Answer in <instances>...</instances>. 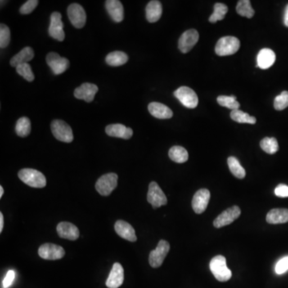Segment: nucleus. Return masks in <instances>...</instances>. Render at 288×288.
<instances>
[{
    "label": "nucleus",
    "instance_id": "nucleus-1",
    "mask_svg": "<svg viewBox=\"0 0 288 288\" xmlns=\"http://www.w3.org/2000/svg\"><path fill=\"white\" fill-rule=\"evenodd\" d=\"M18 176L22 182L35 188H42L47 184L44 175L37 170L24 168L19 171Z\"/></svg>",
    "mask_w": 288,
    "mask_h": 288
},
{
    "label": "nucleus",
    "instance_id": "nucleus-2",
    "mask_svg": "<svg viewBox=\"0 0 288 288\" xmlns=\"http://www.w3.org/2000/svg\"><path fill=\"white\" fill-rule=\"evenodd\" d=\"M210 270L219 282H227L232 276L231 270L227 267L226 258L222 255H217L212 258L210 262Z\"/></svg>",
    "mask_w": 288,
    "mask_h": 288
},
{
    "label": "nucleus",
    "instance_id": "nucleus-3",
    "mask_svg": "<svg viewBox=\"0 0 288 288\" xmlns=\"http://www.w3.org/2000/svg\"><path fill=\"white\" fill-rule=\"evenodd\" d=\"M240 47V42L239 38L234 36H225L218 39L215 51L219 56H227L236 53Z\"/></svg>",
    "mask_w": 288,
    "mask_h": 288
},
{
    "label": "nucleus",
    "instance_id": "nucleus-4",
    "mask_svg": "<svg viewBox=\"0 0 288 288\" xmlns=\"http://www.w3.org/2000/svg\"><path fill=\"white\" fill-rule=\"evenodd\" d=\"M51 128V132L56 140L64 143H71L73 141L74 136L72 127L64 121L60 119L52 121Z\"/></svg>",
    "mask_w": 288,
    "mask_h": 288
},
{
    "label": "nucleus",
    "instance_id": "nucleus-5",
    "mask_svg": "<svg viewBox=\"0 0 288 288\" xmlns=\"http://www.w3.org/2000/svg\"><path fill=\"white\" fill-rule=\"evenodd\" d=\"M118 184V176L115 173H108L101 176L96 183V189L103 196H108Z\"/></svg>",
    "mask_w": 288,
    "mask_h": 288
},
{
    "label": "nucleus",
    "instance_id": "nucleus-6",
    "mask_svg": "<svg viewBox=\"0 0 288 288\" xmlns=\"http://www.w3.org/2000/svg\"><path fill=\"white\" fill-rule=\"evenodd\" d=\"M170 251V244L166 240H160L155 250L151 251L149 254V263L153 268L161 267L166 256Z\"/></svg>",
    "mask_w": 288,
    "mask_h": 288
},
{
    "label": "nucleus",
    "instance_id": "nucleus-7",
    "mask_svg": "<svg viewBox=\"0 0 288 288\" xmlns=\"http://www.w3.org/2000/svg\"><path fill=\"white\" fill-rule=\"evenodd\" d=\"M147 201L154 209L168 204V199L166 197L165 194L156 182H151L149 184Z\"/></svg>",
    "mask_w": 288,
    "mask_h": 288
},
{
    "label": "nucleus",
    "instance_id": "nucleus-8",
    "mask_svg": "<svg viewBox=\"0 0 288 288\" xmlns=\"http://www.w3.org/2000/svg\"><path fill=\"white\" fill-rule=\"evenodd\" d=\"M180 102L187 108H195L199 104V99L195 91L188 87H180L174 93Z\"/></svg>",
    "mask_w": 288,
    "mask_h": 288
},
{
    "label": "nucleus",
    "instance_id": "nucleus-9",
    "mask_svg": "<svg viewBox=\"0 0 288 288\" xmlns=\"http://www.w3.org/2000/svg\"><path fill=\"white\" fill-rule=\"evenodd\" d=\"M68 18L74 28L81 29L84 27L87 15L83 6L78 3H72L68 8Z\"/></svg>",
    "mask_w": 288,
    "mask_h": 288
},
{
    "label": "nucleus",
    "instance_id": "nucleus-10",
    "mask_svg": "<svg viewBox=\"0 0 288 288\" xmlns=\"http://www.w3.org/2000/svg\"><path fill=\"white\" fill-rule=\"evenodd\" d=\"M47 65L55 74H63L70 66V62L66 58L61 57L56 52H50L46 58Z\"/></svg>",
    "mask_w": 288,
    "mask_h": 288
},
{
    "label": "nucleus",
    "instance_id": "nucleus-11",
    "mask_svg": "<svg viewBox=\"0 0 288 288\" xmlns=\"http://www.w3.org/2000/svg\"><path fill=\"white\" fill-rule=\"evenodd\" d=\"M241 215V210L238 206H233L227 208V210L221 213L214 220L213 224L216 228H221L227 225L231 224L236 220Z\"/></svg>",
    "mask_w": 288,
    "mask_h": 288
},
{
    "label": "nucleus",
    "instance_id": "nucleus-12",
    "mask_svg": "<svg viewBox=\"0 0 288 288\" xmlns=\"http://www.w3.org/2000/svg\"><path fill=\"white\" fill-rule=\"evenodd\" d=\"M38 255L46 260H57L65 255V251L61 246L53 244H42L38 248Z\"/></svg>",
    "mask_w": 288,
    "mask_h": 288
},
{
    "label": "nucleus",
    "instance_id": "nucleus-13",
    "mask_svg": "<svg viewBox=\"0 0 288 288\" xmlns=\"http://www.w3.org/2000/svg\"><path fill=\"white\" fill-rule=\"evenodd\" d=\"M48 33L51 37L56 40H64L65 33L64 31V23L62 22V15L60 12L52 13L51 15V24L48 28Z\"/></svg>",
    "mask_w": 288,
    "mask_h": 288
},
{
    "label": "nucleus",
    "instance_id": "nucleus-14",
    "mask_svg": "<svg viewBox=\"0 0 288 288\" xmlns=\"http://www.w3.org/2000/svg\"><path fill=\"white\" fill-rule=\"evenodd\" d=\"M211 193L206 188L200 189L194 195L192 199V208L196 214H202L205 212L210 201Z\"/></svg>",
    "mask_w": 288,
    "mask_h": 288
},
{
    "label": "nucleus",
    "instance_id": "nucleus-15",
    "mask_svg": "<svg viewBox=\"0 0 288 288\" xmlns=\"http://www.w3.org/2000/svg\"><path fill=\"white\" fill-rule=\"evenodd\" d=\"M199 32L195 29H190L182 33L179 40V49L182 53H187L199 41Z\"/></svg>",
    "mask_w": 288,
    "mask_h": 288
},
{
    "label": "nucleus",
    "instance_id": "nucleus-16",
    "mask_svg": "<svg viewBox=\"0 0 288 288\" xmlns=\"http://www.w3.org/2000/svg\"><path fill=\"white\" fill-rule=\"evenodd\" d=\"M98 91L99 88L96 84L84 83L74 90V96L78 100H83L87 103H91L95 99Z\"/></svg>",
    "mask_w": 288,
    "mask_h": 288
},
{
    "label": "nucleus",
    "instance_id": "nucleus-17",
    "mask_svg": "<svg viewBox=\"0 0 288 288\" xmlns=\"http://www.w3.org/2000/svg\"><path fill=\"white\" fill-rule=\"evenodd\" d=\"M124 280V270L119 263L113 265L112 269L108 276L106 286L108 288H118L123 284Z\"/></svg>",
    "mask_w": 288,
    "mask_h": 288
},
{
    "label": "nucleus",
    "instance_id": "nucleus-18",
    "mask_svg": "<svg viewBox=\"0 0 288 288\" xmlns=\"http://www.w3.org/2000/svg\"><path fill=\"white\" fill-rule=\"evenodd\" d=\"M105 132L109 136L123 140H129L133 136V130L132 128L126 127L120 123L107 126Z\"/></svg>",
    "mask_w": 288,
    "mask_h": 288
},
{
    "label": "nucleus",
    "instance_id": "nucleus-19",
    "mask_svg": "<svg viewBox=\"0 0 288 288\" xmlns=\"http://www.w3.org/2000/svg\"><path fill=\"white\" fill-rule=\"evenodd\" d=\"M57 233L60 238L66 240H76L79 237V231L78 227L69 222H61L58 224Z\"/></svg>",
    "mask_w": 288,
    "mask_h": 288
},
{
    "label": "nucleus",
    "instance_id": "nucleus-20",
    "mask_svg": "<svg viewBox=\"0 0 288 288\" xmlns=\"http://www.w3.org/2000/svg\"><path fill=\"white\" fill-rule=\"evenodd\" d=\"M114 230L117 235L124 240L130 242H136L137 240L136 231L132 225L123 220H118L114 224Z\"/></svg>",
    "mask_w": 288,
    "mask_h": 288
},
{
    "label": "nucleus",
    "instance_id": "nucleus-21",
    "mask_svg": "<svg viewBox=\"0 0 288 288\" xmlns=\"http://www.w3.org/2000/svg\"><path fill=\"white\" fill-rule=\"evenodd\" d=\"M107 11L110 15V18L115 23H120L123 21L124 17L123 4L119 0H108L105 2Z\"/></svg>",
    "mask_w": 288,
    "mask_h": 288
},
{
    "label": "nucleus",
    "instance_id": "nucleus-22",
    "mask_svg": "<svg viewBox=\"0 0 288 288\" xmlns=\"http://www.w3.org/2000/svg\"><path fill=\"white\" fill-rule=\"evenodd\" d=\"M276 54L269 48H263L258 52L257 56V68L263 70L271 68L276 62Z\"/></svg>",
    "mask_w": 288,
    "mask_h": 288
},
{
    "label": "nucleus",
    "instance_id": "nucleus-23",
    "mask_svg": "<svg viewBox=\"0 0 288 288\" xmlns=\"http://www.w3.org/2000/svg\"><path fill=\"white\" fill-rule=\"evenodd\" d=\"M148 110L150 114L157 119H168L173 116L172 110L168 106L160 103H150L148 105Z\"/></svg>",
    "mask_w": 288,
    "mask_h": 288
},
{
    "label": "nucleus",
    "instance_id": "nucleus-24",
    "mask_svg": "<svg viewBox=\"0 0 288 288\" xmlns=\"http://www.w3.org/2000/svg\"><path fill=\"white\" fill-rule=\"evenodd\" d=\"M266 220L270 224H280L288 222V209L275 208L267 213Z\"/></svg>",
    "mask_w": 288,
    "mask_h": 288
},
{
    "label": "nucleus",
    "instance_id": "nucleus-25",
    "mask_svg": "<svg viewBox=\"0 0 288 288\" xmlns=\"http://www.w3.org/2000/svg\"><path fill=\"white\" fill-rule=\"evenodd\" d=\"M163 6L161 2L157 0H153L148 2L146 7V17L149 23H155L162 16Z\"/></svg>",
    "mask_w": 288,
    "mask_h": 288
},
{
    "label": "nucleus",
    "instance_id": "nucleus-26",
    "mask_svg": "<svg viewBox=\"0 0 288 288\" xmlns=\"http://www.w3.org/2000/svg\"><path fill=\"white\" fill-rule=\"evenodd\" d=\"M34 58V51L32 47H26L22 49L19 53L11 58L10 64L14 68L19 66L20 64H28Z\"/></svg>",
    "mask_w": 288,
    "mask_h": 288
},
{
    "label": "nucleus",
    "instance_id": "nucleus-27",
    "mask_svg": "<svg viewBox=\"0 0 288 288\" xmlns=\"http://www.w3.org/2000/svg\"><path fill=\"white\" fill-rule=\"evenodd\" d=\"M128 56L123 51H115L108 54L106 57V63L111 67L122 66L127 64Z\"/></svg>",
    "mask_w": 288,
    "mask_h": 288
},
{
    "label": "nucleus",
    "instance_id": "nucleus-28",
    "mask_svg": "<svg viewBox=\"0 0 288 288\" xmlns=\"http://www.w3.org/2000/svg\"><path fill=\"white\" fill-rule=\"evenodd\" d=\"M168 155H169L170 159H172V161L176 162L177 163H185L188 159V152L182 146H172V148L169 150Z\"/></svg>",
    "mask_w": 288,
    "mask_h": 288
},
{
    "label": "nucleus",
    "instance_id": "nucleus-29",
    "mask_svg": "<svg viewBox=\"0 0 288 288\" xmlns=\"http://www.w3.org/2000/svg\"><path fill=\"white\" fill-rule=\"evenodd\" d=\"M227 163H228L230 171L236 178L242 180V179H244V177L246 176L245 169L242 167L240 161L235 157H229L228 159H227Z\"/></svg>",
    "mask_w": 288,
    "mask_h": 288
},
{
    "label": "nucleus",
    "instance_id": "nucleus-30",
    "mask_svg": "<svg viewBox=\"0 0 288 288\" xmlns=\"http://www.w3.org/2000/svg\"><path fill=\"white\" fill-rule=\"evenodd\" d=\"M31 130H32V127H31L30 119L27 117H22L19 119L15 125V132L18 136L22 138H25L30 135Z\"/></svg>",
    "mask_w": 288,
    "mask_h": 288
},
{
    "label": "nucleus",
    "instance_id": "nucleus-31",
    "mask_svg": "<svg viewBox=\"0 0 288 288\" xmlns=\"http://www.w3.org/2000/svg\"><path fill=\"white\" fill-rule=\"evenodd\" d=\"M236 11L239 15L244 16V17L248 18V19L253 17L254 15V9L252 8L251 1L249 0L239 1L237 6H236Z\"/></svg>",
    "mask_w": 288,
    "mask_h": 288
},
{
    "label": "nucleus",
    "instance_id": "nucleus-32",
    "mask_svg": "<svg viewBox=\"0 0 288 288\" xmlns=\"http://www.w3.org/2000/svg\"><path fill=\"white\" fill-rule=\"evenodd\" d=\"M231 118L235 122L240 123L254 124V123H256V119L254 117L251 116L250 114L244 112V111H242L239 109L231 111Z\"/></svg>",
    "mask_w": 288,
    "mask_h": 288
},
{
    "label": "nucleus",
    "instance_id": "nucleus-33",
    "mask_svg": "<svg viewBox=\"0 0 288 288\" xmlns=\"http://www.w3.org/2000/svg\"><path fill=\"white\" fill-rule=\"evenodd\" d=\"M228 11V7L223 3L217 2L214 6V12L209 18V21L212 24H216V22L222 20L224 19L225 15Z\"/></svg>",
    "mask_w": 288,
    "mask_h": 288
},
{
    "label": "nucleus",
    "instance_id": "nucleus-34",
    "mask_svg": "<svg viewBox=\"0 0 288 288\" xmlns=\"http://www.w3.org/2000/svg\"><path fill=\"white\" fill-rule=\"evenodd\" d=\"M261 148L264 150L265 152L270 155H273L277 152L279 150V144L276 138L263 139L260 142Z\"/></svg>",
    "mask_w": 288,
    "mask_h": 288
},
{
    "label": "nucleus",
    "instance_id": "nucleus-35",
    "mask_svg": "<svg viewBox=\"0 0 288 288\" xmlns=\"http://www.w3.org/2000/svg\"><path fill=\"white\" fill-rule=\"evenodd\" d=\"M217 102L220 106L229 108L231 110H238L240 108V103L236 100V97L234 96H220L217 98Z\"/></svg>",
    "mask_w": 288,
    "mask_h": 288
},
{
    "label": "nucleus",
    "instance_id": "nucleus-36",
    "mask_svg": "<svg viewBox=\"0 0 288 288\" xmlns=\"http://www.w3.org/2000/svg\"><path fill=\"white\" fill-rule=\"evenodd\" d=\"M16 72L19 75L24 77L26 80L28 82H32L35 79V75L32 72V68L30 64H20L19 66L16 67Z\"/></svg>",
    "mask_w": 288,
    "mask_h": 288
},
{
    "label": "nucleus",
    "instance_id": "nucleus-37",
    "mask_svg": "<svg viewBox=\"0 0 288 288\" xmlns=\"http://www.w3.org/2000/svg\"><path fill=\"white\" fill-rule=\"evenodd\" d=\"M11 40V32L7 26L1 24L0 25V47L6 48Z\"/></svg>",
    "mask_w": 288,
    "mask_h": 288
},
{
    "label": "nucleus",
    "instance_id": "nucleus-38",
    "mask_svg": "<svg viewBox=\"0 0 288 288\" xmlns=\"http://www.w3.org/2000/svg\"><path fill=\"white\" fill-rule=\"evenodd\" d=\"M274 107L277 110H282L288 107V91H283L282 93L276 96L274 101Z\"/></svg>",
    "mask_w": 288,
    "mask_h": 288
},
{
    "label": "nucleus",
    "instance_id": "nucleus-39",
    "mask_svg": "<svg viewBox=\"0 0 288 288\" xmlns=\"http://www.w3.org/2000/svg\"><path fill=\"white\" fill-rule=\"evenodd\" d=\"M38 4V0H28L20 7V13L23 15H28L34 11L37 5Z\"/></svg>",
    "mask_w": 288,
    "mask_h": 288
},
{
    "label": "nucleus",
    "instance_id": "nucleus-40",
    "mask_svg": "<svg viewBox=\"0 0 288 288\" xmlns=\"http://www.w3.org/2000/svg\"><path fill=\"white\" fill-rule=\"evenodd\" d=\"M275 271L277 275H282L288 271V255L278 261Z\"/></svg>",
    "mask_w": 288,
    "mask_h": 288
},
{
    "label": "nucleus",
    "instance_id": "nucleus-41",
    "mask_svg": "<svg viewBox=\"0 0 288 288\" xmlns=\"http://www.w3.org/2000/svg\"><path fill=\"white\" fill-rule=\"evenodd\" d=\"M15 273L13 270H10L5 276L4 280H2V288H7L11 286L13 281L15 280Z\"/></svg>",
    "mask_w": 288,
    "mask_h": 288
},
{
    "label": "nucleus",
    "instance_id": "nucleus-42",
    "mask_svg": "<svg viewBox=\"0 0 288 288\" xmlns=\"http://www.w3.org/2000/svg\"><path fill=\"white\" fill-rule=\"evenodd\" d=\"M275 194L278 197H288V186L285 184L279 185L275 190Z\"/></svg>",
    "mask_w": 288,
    "mask_h": 288
},
{
    "label": "nucleus",
    "instance_id": "nucleus-43",
    "mask_svg": "<svg viewBox=\"0 0 288 288\" xmlns=\"http://www.w3.org/2000/svg\"><path fill=\"white\" fill-rule=\"evenodd\" d=\"M284 24L288 28V4L285 9V12H284Z\"/></svg>",
    "mask_w": 288,
    "mask_h": 288
},
{
    "label": "nucleus",
    "instance_id": "nucleus-44",
    "mask_svg": "<svg viewBox=\"0 0 288 288\" xmlns=\"http://www.w3.org/2000/svg\"><path fill=\"white\" fill-rule=\"evenodd\" d=\"M4 225V219H3V215L2 212H0V232H2Z\"/></svg>",
    "mask_w": 288,
    "mask_h": 288
},
{
    "label": "nucleus",
    "instance_id": "nucleus-45",
    "mask_svg": "<svg viewBox=\"0 0 288 288\" xmlns=\"http://www.w3.org/2000/svg\"><path fill=\"white\" fill-rule=\"evenodd\" d=\"M4 193V190H3V187L2 186H0V198L2 197V195Z\"/></svg>",
    "mask_w": 288,
    "mask_h": 288
}]
</instances>
